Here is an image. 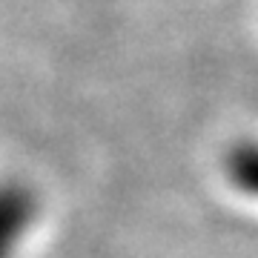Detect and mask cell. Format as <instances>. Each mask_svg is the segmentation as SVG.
<instances>
[{"mask_svg": "<svg viewBox=\"0 0 258 258\" xmlns=\"http://www.w3.org/2000/svg\"><path fill=\"white\" fill-rule=\"evenodd\" d=\"M37 201L26 186L3 184L0 186V258H9L18 247L20 235L29 230L35 218Z\"/></svg>", "mask_w": 258, "mask_h": 258, "instance_id": "1", "label": "cell"}, {"mask_svg": "<svg viewBox=\"0 0 258 258\" xmlns=\"http://www.w3.org/2000/svg\"><path fill=\"white\" fill-rule=\"evenodd\" d=\"M232 175L238 178L241 184L247 186H252V178H255V155H252V149H244V152H238L235 155V164H232Z\"/></svg>", "mask_w": 258, "mask_h": 258, "instance_id": "2", "label": "cell"}]
</instances>
